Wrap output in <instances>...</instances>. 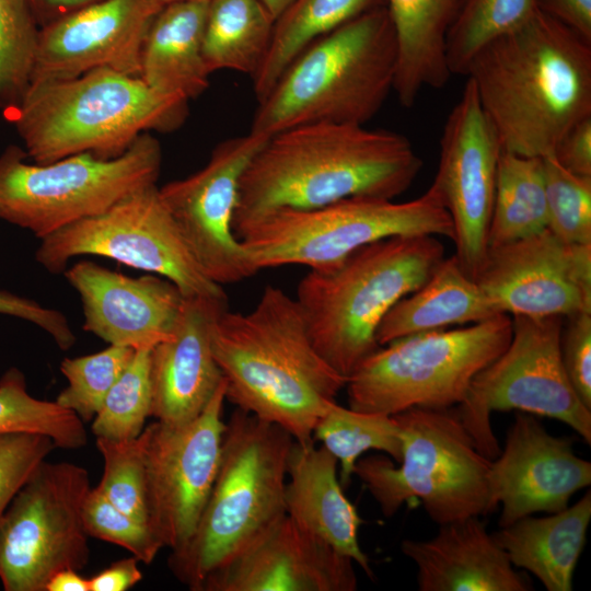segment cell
Instances as JSON below:
<instances>
[{
    "label": "cell",
    "instance_id": "cell-51",
    "mask_svg": "<svg viewBox=\"0 0 591 591\" xmlns=\"http://www.w3.org/2000/svg\"><path fill=\"white\" fill-rule=\"evenodd\" d=\"M162 7L167 4V3H171V2H174V1H179V0H157Z\"/></svg>",
    "mask_w": 591,
    "mask_h": 591
},
{
    "label": "cell",
    "instance_id": "cell-42",
    "mask_svg": "<svg viewBox=\"0 0 591 591\" xmlns=\"http://www.w3.org/2000/svg\"><path fill=\"white\" fill-rule=\"evenodd\" d=\"M55 448L54 441L44 434H0V519L19 489Z\"/></svg>",
    "mask_w": 591,
    "mask_h": 591
},
{
    "label": "cell",
    "instance_id": "cell-13",
    "mask_svg": "<svg viewBox=\"0 0 591 591\" xmlns=\"http://www.w3.org/2000/svg\"><path fill=\"white\" fill-rule=\"evenodd\" d=\"M88 471L70 462L43 461L0 519V581L5 591H46L62 569L82 570L89 535L82 507Z\"/></svg>",
    "mask_w": 591,
    "mask_h": 591
},
{
    "label": "cell",
    "instance_id": "cell-39",
    "mask_svg": "<svg viewBox=\"0 0 591 591\" xmlns=\"http://www.w3.org/2000/svg\"><path fill=\"white\" fill-rule=\"evenodd\" d=\"M96 448L104 460L103 476L96 488L116 508L149 525L144 431L131 439L96 438Z\"/></svg>",
    "mask_w": 591,
    "mask_h": 591
},
{
    "label": "cell",
    "instance_id": "cell-12",
    "mask_svg": "<svg viewBox=\"0 0 591 591\" xmlns=\"http://www.w3.org/2000/svg\"><path fill=\"white\" fill-rule=\"evenodd\" d=\"M565 318L512 315L503 352L472 381L456 405L460 419L478 451L489 460L500 452L493 412H524L565 422L589 445L591 410L581 402L563 366L560 336Z\"/></svg>",
    "mask_w": 591,
    "mask_h": 591
},
{
    "label": "cell",
    "instance_id": "cell-15",
    "mask_svg": "<svg viewBox=\"0 0 591 591\" xmlns=\"http://www.w3.org/2000/svg\"><path fill=\"white\" fill-rule=\"evenodd\" d=\"M222 380L194 420L144 427L146 500L149 526L163 547L174 551L193 534L212 488L225 422Z\"/></svg>",
    "mask_w": 591,
    "mask_h": 591
},
{
    "label": "cell",
    "instance_id": "cell-36",
    "mask_svg": "<svg viewBox=\"0 0 591 591\" xmlns=\"http://www.w3.org/2000/svg\"><path fill=\"white\" fill-rule=\"evenodd\" d=\"M40 25L27 0H0V111L5 115L31 85Z\"/></svg>",
    "mask_w": 591,
    "mask_h": 591
},
{
    "label": "cell",
    "instance_id": "cell-2",
    "mask_svg": "<svg viewBox=\"0 0 591 591\" xmlns=\"http://www.w3.org/2000/svg\"><path fill=\"white\" fill-rule=\"evenodd\" d=\"M502 149L552 155L561 136L591 116V42L537 11L485 46L465 76Z\"/></svg>",
    "mask_w": 591,
    "mask_h": 591
},
{
    "label": "cell",
    "instance_id": "cell-20",
    "mask_svg": "<svg viewBox=\"0 0 591 591\" xmlns=\"http://www.w3.org/2000/svg\"><path fill=\"white\" fill-rule=\"evenodd\" d=\"M161 8L157 0H100L42 26L31 84L102 68L139 77L142 45Z\"/></svg>",
    "mask_w": 591,
    "mask_h": 591
},
{
    "label": "cell",
    "instance_id": "cell-21",
    "mask_svg": "<svg viewBox=\"0 0 591 591\" xmlns=\"http://www.w3.org/2000/svg\"><path fill=\"white\" fill-rule=\"evenodd\" d=\"M63 275L80 297L84 331L108 345L151 350L173 336L184 296L169 279L130 277L92 260Z\"/></svg>",
    "mask_w": 591,
    "mask_h": 591
},
{
    "label": "cell",
    "instance_id": "cell-10",
    "mask_svg": "<svg viewBox=\"0 0 591 591\" xmlns=\"http://www.w3.org/2000/svg\"><path fill=\"white\" fill-rule=\"evenodd\" d=\"M509 314L453 329L407 335L380 346L347 378L351 409L395 415L412 407L450 408L507 348Z\"/></svg>",
    "mask_w": 591,
    "mask_h": 591
},
{
    "label": "cell",
    "instance_id": "cell-34",
    "mask_svg": "<svg viewBox=\"0 0 591 591\" xmlns=\"http://www.w3.org/2000/svg\"><path fill=\"white\" fill-rule=\"evenodd\" d=\"M537 11V0H460L445 37L451 74L465 76L485 46L522 26Z\"/></svg>",
    "mask_w": 591,
    "mask_h": 591
},
{
    "label": "cell",
    "instance_id": "cell-22",
    "mask_svg": "<svg viewBox=\"0 0 591 591\" xmlns=\"http://www.w3.org/2000/svg\"><path fill=\"white\" fill-rule=\"evenodd\" d=\"M354 564L286 514L200 591H355Z\"/></svg>",
    "mask_w": 591,
    "mask_h": 591
},
{
    "label": "cell",
    "instance_id": "cell-9",
    "mask_svg": "<svg viewBox=\"0 0 591 591\" xmlns=\"http://www.w3.org/2000/svg\"><path fill=\"white\" fill-rule=\"evenodd\" d=\"M392 416L402 439L398 465L385 455H369L354 470L384 517L415 498L438 525L491 512V460L478 451L455 406L412 407Z\"/></svg>",
    "mask_w": 591,
    "mask_h": 591
},
{
    "label": "cell",
    "instance_id": "cell-37",
    "mask_svg": "<svg viewBox=\"0 0 591 591\" xmlns=\"http://www.w3.org/2000/svg\"><path fill=\"white\" fill-rule=\"evenodd\" d=\"M150 351L136 350L93 418L96 438L131 439L141 433L151 416Z\"/></svg>",
    "mask_w": 591,
    "mask_h": 591
},
{
    "label": "cell",
    "instance_id": "cell-33",
    "mask_svg": "<svg viewBox=\"0 0 591 591\" xmlns=\"http://www.w3.org/2000/svg\"><path fill=\"white\" fill-rule=\"evenodd\" d=\"M313 439L321 441L338 462V478L346 488L357 461L370 450L390 455L396 463L402 456L398 425L391 415L368 413L331 402L313 428Z\"/></svg>",
    "mask_w": 591,
    "mask_h": 591
},
{
    "label": "cell",
    "instance_id": "cell-14",
    "mask_svg": "<svg viewBox=\"0 0 591 591\" xmlns=\"http://www.w3.org/2000/svg\"><path fill=\"white\" fill-rule=\"evenodd\" d=\"M85 255L107 257L164 277L184 297L227 296L201 271L157 184L42 239L35 254L37 263L50 274H63L72 258Z\"/></svg>",
    "mask_w": 591,
    "mask_h": 591
},
{
    "label": "cell",
    "instance_id": "cell-18",
    "mask_svg": "<svg viewBox=\"0 0 591 591\" xmlns=\"http://www.w3.org/2000/svg\"><path fill=\"white\" fill-rule=\"evenodd\" d=\"M475 280L498 313L564 318L591 312V244L548 229L489 247Z\"/></svg>",
    "mask_w": 591,
    "mask_h": 591
},
{
    "label": "cell",
    "instance_id": "cell-23",
    "mask_svg": "<svg viewBox=\"0 0 591 591\" xmlns=\"http://www.w3.org/2000/svg\"><path fill=\"white\" fill-rule=\"evenodd\" d=\"M228 310L225 297H184L173 336L150 351L151 416L179 426L201 414L223 378L211 331Z\"/></svg>",
    "mask_w": 591,
    "mask_h": 591
},
{
    "label": "cell",
    "instance_id": "cell-19",
    "mask_svg": "<svg viewBox=\"0 0 591 591\" xmlns=\"http://www.w3.org/2000/svg\"><path fill=\"white\" fill-rule=\"evenodd\" d=\"M488 496L491 512L506 528L536 512L553 513L591 484V463L576 455L572 441L547 432L534 415L518 412L503 449L490 461Z\"/></svg>",
    "mask_w": 591,
    "mask_h": 591
},
{
    "label": "cell",
    "instance_id": "cell-16",
    "mask_svg": "<svg viewBox=\"0 0 591 591\" xmlns=\"http://www.w3.org/2000/svg\"><path fill=\"white\" fill-rule=\"evenodd\" d=\"M268 138L253 131L229 138L215 147L202 169L159 187L201 271L220 286L258 271L234 234L233 217L242 175Z\"/></svg>",
    "mask_w": 591,
    "mask_h": 591
},
{
    "label": "cell",
    "instance_id": "cell-4",
    "mask_svg": "<svg viewBox=\"0 0 591 591\" xmlns=\"http://www.w3.org/2000/svg\"><path fill=\"white\" fill-rule=\"evenodd\" d=\"M293 443L285 429L235 408L225 422L218 472L196 528L167 559L179 582L200 591L286 515Z\"/></svg>",
    "mask_w": 591,
    "mask_h": 591
},
{
    "label": "cell",
    "instance_id": "cell-32",
    "mask_svg": "<svg viewBox=\"0 0 591 591\" xmlns=\"http://www.w3.org/2000/svg\"><path fill=\"white\" fill-rule=\"evenodd\" d=\"M543 158L502 149L488 230V248L529 237L547 229Z\"/></svg>",
    "mask_w": 591,
    "mask_h": 591
},
{
    "label": "cell",
    "instance_id": "cell-26",
    "mask_svg": "<svg viewBox=\"0 0 591 591\" xmlns=\"http://www.w3.org/2000/svg\"><path fill=\"white\" fill-rule=\"evenodd\" d=\"M210 0H179L161 8L146 35L139 77L154 91L190 101L209 86L204 34Z\"/></svg>",
    "mask_w": 591,
    "mask_h": 591
},
{
    "label": "cell",
    "instance_id": "cell-1",
    "mask_svg": "<svg viewBox=\"0 0 591 591\" xmlns=\"http://www.w3.org/2000/svg\"><path fill=\"white\" fill-rule=\"evenodd\" d=\"M422 166L402 134L317 123L270 136L242 175L233 227L276 209L309 210L357 196L394 199Z\"/></svg>",
    "mask_w": 591,
    "mask_h": 591
},
{
    "label": "cell",
    "instance_id": "cell-40",
    "mask_svg": "<svg viewBox=\"0 0 591 591\" xmlns=\"http://www.w3.org/2000/svg\"><path fill=\"white\" fill-rule=\"evenodd\" d=\"M547 229L571 244H591V177L564 169L553 157L543 158Z\"/></svg>",
    "mask_w": 591,
    "mask_h": 591
},
{
    "label": "cell",
    "instance_id": "cell-49",
    "mask_svg": "<svg viewBox=\"0 0 591 591\" xmlns=\"http://www.w3.org/2000/svg\"><path fill=\"white\" fill-rule=\"evenodd\" d=\"M46 591H90L89 578L74 569H62L47 582Z\"/></svg>",
    "mask_w": 591,
    "mask_h": 591
},
{
    "label": "cell",
    "instance_id": "cell-8",
    "mask_svg": "<svg viewBox=\"0 0 591 591\" xmlns=\"http://www.w3.org/2000/svg\"><path fill=\"white\" fill-rule=\"evenodd\" d=\"M233 231L257 270L285 265L327 270L383 239L454 237L451 218L431 185L403 202L357 196L309 210L276 209L235 224Z\"/></svg>",
    "mask_w": 591,
    "mask_h": 591
},
{
    "label": "cell",
    "instance_id": "cell-48",
    "mask_svg": "<svg viewBox=\"0 0 591 591\" xmlns=\"http://www.w3.org/2000/svg\"><path fill=\"white\" fill-rule=\"evenodd\" d=\"M40 27L100 0H27Z\"/></svg>",
    "mask_w": 591,
    "mask_h": 591
},
{
    "label": "cell",
    "instance_id": "cell-27",
    "mask_svg": "<svg viewBox=\"0 0 591 591\" xmlns=\"http://www.w3.org/2000/svg\"><path fill=\"white\" fill-rule=\"evenodd\" d=\"M591 493L546 517H523L500 528L495 538L515 568L532 573L548 591H571L573 572L587 542Z\"/></svg>",
    "mask_w": 591,
    "mask_h": 591
},
{
    "label": "cell",
    "instance_id": "cell-24",
    "mask_svg": "<svg viewBox=\"0 0 591 591\" xmlns=\"http://www.w3.org/2000/svg\"><path fill=\"white\" fill-rule=\"evenodd\" d=\"M401 549L417 567L420 591L533 590L479 517L440 524L432 538L404 540Z\"/></svg>",
    "mask_w": 591,
    "mask_h": 591
},
{
    "label": "cell",
    "instance_id": "cell-45",
    "mask_svg": "<svg viewBox=\"0 0 591 591\" xmlns=\"http://www.w3.org/2000/svg\"><path fill=\"white\" fill-rule=\"evenodd\" d=\"M551 157L567 171L591 177V116L571 126L558 140Z\"/></svg>",
    "mask_w": 591,
    "mask_h": 591
},
{
    "label": "cell",
    "instance_id": "cell-44",
    "mask_svg": "<svg viewBox=\"0 0 591 591\" xmlns=\"http://www.w3.org/2000/svg\"><path fill=\"white\" fill-rule=\"evenodd\" d=\"M0 314L33 323L46 332L61 350H69L77 340L68 318L58 310L43 306L27 298L0 291Z\"/></svg>",
    "mask_w": 591,
    "mask_h": 591
},
{
    "label": "cell",
    "instance_id": "cell-11",
    "mask_svg": "<svg viewBox=\"0 0 591 591\" xmlns=\"http://www.w3.org/2000/svg\"><path fill=\"white\" fill-rule=\"evenodd\" d=\"M161 166L162 148L151 132L112 159L81 153L38 164L9 146L0 154V220L42 240L157 184Z\"/></svg>",
    "mask_w": 591,
    "mask_h": 591
},
{
    "label": "cell",
    "instance_id": "cell-46",
    "mask_svg": "<svg viewBox=\"0 0 591 591\" xmlns=\"http://www.w3.org/2000/svg\"><path fill=\"white\" fill-rule=\"evenodd\" d=\"M537 8L591 42V0H537Z\"/></svg>",
    "mask_w": 591,
    "mask_h": 591
},
{
    "label": "cell",
    "instance_id": "cell-17",
    "mask_svg": "<svg viewBox=\"0 0 591 591\" xmlns=\"http://www.w3.org/2000/svg\"><path fill=\"white\" fill-rule=\"evenodd\" d=\"M502 144L466 79L440 139L438 170L431 186L440 196L454 230L455 254L475 279L488 251L497 167Z\"/></svg>",
    "mask_w": 591,
    "mask_h": 591
},
{
    "label": "cell",
    "instance_id": "cell-29",
    "mask_svg": "<svg viewBox=\"0 0 591 591\" xmlns=\"http://www.w3.org/2000/svg\"><path fill=\"white\" fill-rule=\"evenodd\" d=\"M497 314L501 313L453 255L443 258L420 288L387 312L376 341L383 346L407 335L475 324Z\"/></svg>",
    "mask_w": 591,
    "mask_h": 591
},
{
    "label": "cell",
    "instance_id": "cell-6",
    "mask_svg": "<svg viewBox=\"0 0 591 591\" xmlns=\"http://www.w3.org/2000/svg\"><path fill=\"white\" fill-rule=\"evenodd\" d=\"M396 68V37L382 5L300 54L258 103L250 131L270 137L309 124L366 125L393 91Z\"/></svg>",
    "mask_w": 591,
    "mask_h": 591
},
{
    "label": "cell",
    "instance_id": "cell-30",
    "mask_svg": "<svg viewBox=\"0 0 591 591\" xmlns=\"http://www.w3.org/2000/svg\"><path fill=\"white\" fill-rule=\"evenodd\" d=\"M385 0H293L275 20L266 57L252 78L258 103L311 44Z\"/></svg>",
    "mask_w": 591,
    "mask_h": 591
},
{
    "label": "cell",
    "instance_id": "cell-25",
    "mask_svg": "<svg viewBox=\"0 0 591 591\" xmlns=\"http://www.w3.org/2000/svg\"><path fill=\"white\" fill-rule=\"evenodd\" d=\"M314 442L294 441L292 445L285 488L286 514L372 577L370 560L358 540L363 521L344 494L337 459Z\"/></svg>",
    "mask_w": 591,
    "mask_h": 591
},
{
    "label": "cell",
    "instance_id": "cell-28",
    "mask_svg": "<svg viewBox=\"0 0 591 591\" xmlns=\"http://www.w3.org/2000/svg\"><path fill=\"white\" fill-rule=\"evenodd\" d=\"M460 0H385L397 43L393 91L412 107L427 88L448 84L445 37Z\"/></svg>",
    "mask_w": 591,
    "mask_h": 591
},
{
    "label": "cell",
    "instance_id": "cell-5",
    "mask_svg": "<svg viewBox=\"0 0 591 591\" xmlns=\"http://www.w3.org/2000/svg\"><path fill=\"white\" fill-rule=\"evenodd\" d=\"M188 115V101L163 95L140 77L102 68L76 78L32 83L4 116L32 162L74 154L112 159L146 132H170Z\"/></svg>",
    "mask_w": 591,
    "mask_h": 591
},
{
    "label": "cell",
    "instance_id": "cell-47",
    "mask_svg": "<svg viewBox=\"0 0 591 591\" xmlns=\"http://www.w3.org/2000/svg\"><path fill=\"white\" fill-rule=\"evenodd\" d=\"M135 556L119 559L89 578L90 591H126L142 580Z\"/></svg>",
    "mask_w": 591,
    "mask_h": 591
},
{
    "label": "cell",
    "instance_id": "cell-7",
    "mask_svg": "<svg viewBox=\"0 0 591 591\" xmlns=\"http://www.w3.org/2000/svg\"><path fill=\"white\" fill-rule=\"evenodd\" d=\"M443 258L434 235H398L359 248L332 269H310L296 300L317 352L347 379L380 347L376 332L387 312Z\"/></svg>",
    "mask_w": 591,
    "mask_h": 591
},
{
    "label": "cell",
    "instance_id": "cell-38",
    "mask_svg": "<svg viewBox=\"0 0 591 591\" xmlns=\"http://www.w3.org/2000/svg\"><path fill=\"white\" fill-rule=\"evenodd\" d=\"M135 351L129 347L108 345L95 354L65 358L60 371L68 385L55 402L74 413L83 422L93 420Z\"/></svg>",
    "mask_w": 591,
    "mask_h": 591
},
{
    "label": "cell",
    "instance_id": "cell-31",
    "mask_svg": "<svg viewBox=\"0 0 591 591\" xmlns=\"http://www.w3.org/2000/svg\"><path fill=\"white\" fill-rule=\"evenodd\" d=\"M274 23L259 0H210L202 44L209 72L233 70L253 78L268 51Z\"/></svg>",
    "mask_w": 591,
    "mask_h": 591
},
{
    "label": "cell",
    "instance_id": "cell-43",
    "mask_svg": "<svg viewBox=\"0 0 591 591\" xmlns=\"http://www.w3.org/2000/svg\"><path fill=\"white\" fill-rule=\"evenodd\" d=\"M560 354L565 372L581 402L591 410V312L564 321Z\"/></svg>",
    "mask_w": 591,
    "mask_h": 591
},
{
    "label": "cell",
    "instance_id": "cell-3",
    "mask_svg": "<svg viewBox=\"0 0 591 591\" xmlns=\"http://www.w3.org/2000/svg\"><path fill=\"white\" fill-rule=\"evenodd\" d=\"M211 346L228 401L299 443L314 442L316 420L347 379L315 349L296 298L266 286L250 312L218 317Z\"/></svg>",
    "mask_w": 591,
    "mask_h": 591
},
{
    "label": "cell",
    "instance_id": "cell-35",
    "mask_svg": "<svg viewBox=\"0 0 591 591\" xmlns=\"http://www.w3.org/2000/svg\"><path fill=\"white\" fill-rule=\"evenodd\" d=\"M30 432L49 437L56 448L74 450L85 447L83 421L56 402L33 397L23 373L10 368L0 379V434Z\"/></svg>",
    "mask_w": 591,
    "mask_h": 591
},
{
    "label": "cell",
    "instance_id": "cell-41",
    "mask_svg": "<svg viewBox=\"0 0 591 591\" xmlns=\"http://www.w3.org/2000/svg\"><path fill=\"white\" fill-rule=\"evenodd\" d=\"M82 519L89 536L119 545L147 565L163 548L148 524L116 508L96 487L84 498Z\"/></svg>",
    "mask_w": 591,
    "mask_h": 591
},
{
    "label": "cell",
    "instance_id": "cell-50",
    "mask_svg": "<svg viewBox=\"0 0 591 591\" xmlns=\"http://www.w3.org/2000/svg\"><path fill=\"white\" fill-rule=\"evenodd\" d=\"M276 20L293 0H259Z\"/></svg>",
    "mask_w": 591,
    "mask_h": 591
}]
</instances>
